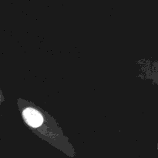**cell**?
I'll use <instances>...</instances> for the list:
<instances>
[{
    "mask_svg": "<svg viewBox=\"0 0 158 158\" xmlns=\"http://www.w3.org/2000/svg\"><path fill=\"white\" fill-rule=\"evenodd\" d=\"M23 116L26 123L32 129H40L43 124V115L40 111L33 107H26L23 110Z\"/></svg>",
    "mask_w": 158,
    "mask_h": 158,
    "instance_id": "obj_1",
    "label": "cell"
}]
</instances>
